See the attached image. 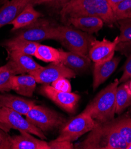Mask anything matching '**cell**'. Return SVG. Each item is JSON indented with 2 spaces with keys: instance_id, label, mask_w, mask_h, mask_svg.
<instances>
[{
  "instance_id": "6da1fadb",
  "label": "cell",
  "mask_w": 131,
  "mask_h": 149,
  "mask_svg": "<svg viewBox=\"0 0 131 149\" xmlns=\"http://www.w3.org/2000/svg\"><path fill=\"white\" fill-rule=\"evenodd\" d=\"M127 143L116 127V119L105 123L95 121L89 135L75 146L80 149H126Z\"/></svg>"
},
{
  "instance_id": "7a4b0ae2",
  "label": "cell",
  "mask_w": 131,
  "mask_h": 149,
  "mask_svg": "<svg viewBox=\"0 0 131 149\" xmlns=\"http://www.w3.org/2000/svg\"><path fill=\"white\" fill-rule=\"evenodd\" d=\"M63 21L79 16H95L104 23L112 24L116 21L113 11L107 2H96L93 0H70L60 10Z\"/></svg>"
},
{
  "instance_id": "3957f363",
  "label": "cell",
  "mask_w": 131,
  "mask_h": 149,
  "mask_svg": "<svg viewBox=\"0 0 131 149\" xmlns=\"http://www.w3.org/2000/svg\"><path fill=\"white\" fill-rule=\"evenodd\" d=\"M119 84V80L116 79L102 89L82 112L89 115L98 123L113 120L116 113V93Z\"/></svg>"
},
{
  "instance_id": "277c9868",
  "label": "cell",
  "mask_w": 131,
  "mask_h": 149,
  "mask_svg": "<svg viewBox=\"0 0 131 149\" xmlns=\"http://www.w3.org/2000/svg\"><path fill=\"white\" fill-rule=\"evenodd\" d=\"M59 41L69 51L88 55L92 43L96 39L92 35L69 25L57 26Z\"/></svg>"
},
{
  "instance_id": "5b68a950",
  "label": "cell",
  "mask_w": 131,
  "mask_h": 149,
  "mask_svg": "<svg viewBox=\"0 0 131 149\" xmlns=\"http://www.w3.org/2000/svg\"><path fill=\"white\" fill-rule=\"evenodd\" d=\"M27 120L43 132L62 127L66 118L60 113L49 108L35 105L25 115Z\"/></svg>"
},
{
  "instance_id": "8992f818",
  "label": "cell",
  "mask_w": 131,
  "mask_h": 149,
  "mask_svg": "<svg viewBox=\"0 0 131 149\" xmlns=\"http://www.w3.org/2000/svg\"><path fill=\"white\" fill-rule=\"evenodd\" d=\"M0 128L6 132L12 129L25 131L42 140L46 139L43 131L32 124L19 112L5 107H0Z\"/></svg>"
},
{
  "instance_id": "52a82bcc",
  "label": "cell",
  "mask_w": 131,
  "mask_h": 149,
  "mask_svg": "<svg viewBox=\"0 0 131 149\" xmlns=\"http://www.w3.org/2000/svg\"><path fill=\"white\" fill-rule=\"evenodd\" d=\"M95 125V120L89 115L82 112L62 127L57 141H75L84 134L90 132Z\"/></svg>"
},
{
  "instance_id": "ba28073f",
  "label": "cell",
  "mask_w": 131,
  "mask_h": 149,
  "mask_svg": "<svg viewBox=\"0 0 131 149\" xmlns=\"http://www.w3.org/2000/svg\"><path fill=\"white\" fill-rule=\"evenodd\" d=\"M15 37L37 42L48 39L57 40V26L47 20L38 19L32 24L20 29Z\"/></svg>"
},
{
  "instance_id": "9c48e42d",
  "label": "cell",
  "mask_w": 131,
  "mask_h": 149,
  "mask_svg": "<svg viewBox=\"0 0 131 149\" xmlns=\"http://www.w3.org/2000/svg\"><path fill=\"white\" fill-rule=\"evenodd\" d=\"M40 93L69 113L75 111L80 99V96L76 93L58 91L47 84L41 87Z\"/></svg>"
},
{
  "instance_id": "30bf717a",
  "label": "cell",
  "mask_w": 131,
  "mask_h": 149,
  "mask_svg": "<svg viewBox=\"0 0 131 149\" xmlns=\"http://www.w3.org/2000/svg\"><path fill=\"white\" fill-rule=\"evenodd\" d=\"M30 74L35 78L37 83L45 84L51 83L62 77L67 79L76 77V73L62 63H51Z\"/></svg>"
},
{
  "instance_id": "8fae6325",
  "label": "cell",
  "mask_w": 131,
  "mask_h": 149,
  "mask_svg": "<svg viewBox=\"0 0 131 149\" xmlns=\"http://www.w3.org/2000/svg\"><path fill=\"white\" fill-rule=\"evenodd\" d=\"M118 43V36L113 41L106 39L102 40L95 39L91 44L88 56L94 63H102L109 61L114 56Z\"/></svg>"
},
{
  "instance_id": "7c38bea8",
  "label": "cell",
  "mask_w": 131,
  "mask_h": 149,
  "mask_svg": "<svg viewBox=\"0 0 131 149\" xmlns=\"http://www.w3.org/2000/svg\"><path fill=\"white\" fill-rule=\"evenodd\" d=\"M8 53V61L14 67L17 75L25 73L30 74L42 67L34 60L30 55L17 51H10Z\"/></svg>"
},
{
  "instance_id": "4fadbf2b",
  "label": "cell",
  "mask_w": 131,
  "mask_h": 149,
  "mask_svg": "<svg viewBox=\"0 0 131 149\" xmlns=\"http://www.w3.org/2000/svg\"><path fill=\"white\" fill-rule=\"evenodd\" d=\"M60 63L73 71L76 74L86 71L91 65V60L88 55L73 52L60 50Z\"/></svg>"
},
{
  "instance_id": "5bb4252c",
  "label": "cell",
  "mask_w": 131,
  "mask_h": 149,
  "mask_svg": "<svg viewBox=\"0 0 131 149\" xmlns=\"http://www.w3.org/2000/svg\"><path fill=\"white\" fill-rule=\"evenodd\" d=\"M121 58L113 57L110 60L102 63H95L93 67V91L96 90L98 87L104 83L112 75L117 68Z\"/></svg>"
},
{
  "instance_id": "9a60e30c",
  "label": "cell",
  "mask_w": 131,
  "mask_h": 149,
  "mask_svg": "<svg viewBox=\"0 0 131 149\" xmlns=\"http://www.w3.org/2000/svg\"><path fill=\"white\" fill-rule=\"evenodd\" d=\"M35 105V102L33 100L8 93L0 94V107L8 108L22 115H26Z\"/></svg>"
},
{
  "instance_id": "2e32d148",
  "label": "cell",
  "mask_w": 131,
  "mask_h": 149,
  "mask_svg": "<svg viewBox=\"0 0 131 149\" xmlns=\"http://www.w3.org/2000/svg\"><path fill=\"white\" fill-rule=\"evenodd\" d=\"M20 134L12 137L11 149H50L48 143L33 137L25 131H19Z\"/></svg>"
},
{
  "instance_id": "e0dca14e",
  "label": "cell",
  "mask_w": 131,
  "mask_h": 149,
  "mask_svg": "<svg viewBox=\"0 0 131 149\" xmlns=\"http://www.w3.org/2000/svg\"><path fill=\"white\" fill-rule=\"evenodd\" d=\"M66 22L75 28L91 35L97 33L103 27L105 23L101 19L95 16L71 17Z\"/></svg>"
},
{
  "instance_id": "ac0fdd59",
  "label": "cell",
  "mask_w": 131,
  "mask_h": 149,
  "mask_svg": "<svg viewBox=\"0 0 131 149\" xmlns=\"http://www.w3.org/2000/svg\"><path fill=\"white\" fill-rule=\"evenodd\" d=\"M36 83L35 78L30 74L14 76L12 77V90L20 95L32 97Z\"/></svg>"
},
{
  "instance_id": "d6986e66",
  "label": "cell",
  "mask_w": 131,
  "mask_h": 149,
  "mask_svg": "<svg viewBox=\"0 0 131 149\" xmlns=\"http://www.w3.org/2000/svg\"><path fill=\"white\" fill-rule=\"evenodd\" d=\"M25 6L19 0H9L4 4L0 8V28L10 24Z\"/></svg>"
},
{
  "instance_id": "ffe728a7",
  "label": "cell",
  "mask_w": 131,
  "mask_h": 149,
  "mask_svg": "<svg viewBox=\"0 0 131 149\" xmlns=\"http://www.w3.org/2000/svg\"><path fill=\"white\" fill-rule=\"evenodd\" d=\"M41 16L42 14L36 10L33 5L28 4L10 23L12 26V31H17L30 25Z\"/></svg>"
},
{
  "instance_id": "44dd1931",
  "label": "cell",
  "mask_w": 131,
  "mask_h": 149,
  "mask_svg": "<svg viewBox=\"0 0 131 149\" xmlns=\"http://www.w3.org/2000/svg\"><path fill=\"white\" fill-rule=\"evenodd\" d=\"M39 43L14 37L3 43L8 52L17 51L30 56H34Z\"/></svg>"
},
{
  "instance_id": "7402d4cb",
  "label": "cell",
  "mask_w": 131,
  "mask_h": 149,
  "mask_svg": "<svg viewBox=\"0 0 131 149\" xmlns=\"http://www.w3.org/2000/svg\"><path fill=\"white\" fill-rule=\"evenodd\" d=\"M116 113L121 114L126 108L131 105V91L129 81L118 86L116 93Z\"/></svg>"
},
{
  "instance_id": "603a6c76",
  "label": "cell",
  "mask_w": 131,
  "mask_h": 149,
  "mask_svg": "<svg viewBox=\"0 0 131 149\" xmlns=\"http://www.w3.org/2000/svg\"><path fill=\"white\" fill-rule=\"evenodd\" d=\"M34 56L46 63H60V50L39 43Z\"/></svg>"
},
{
  "instance_id": "cb8c5ba5",
  "label": "cell",
  "mask_w": 131,
  "mask_h": 149,
  "mask_svg": "<svg viewBox=\"0 0 131 149\" xmlns=\"http://www.w3.org/2000/svg\"><path fill=\"white\" fill-rule=\"evenodd\" d=\"M17 75L11 63L9 61L0 67V92H7L12 90V77Z\"/></svg>"
},
{
  "instance_id": "d4e9b609",
  "label": "cell",
  "mask_w": 131,
  "mask_h": 149,
  "mask_svg": "<svg viewBox=\"0 0 131 149\" xmlns=\"http://www.w3.org/2000/svg\"><path fill=\"white\" fill-rule=\"evenodd\" d=\"M120 27V35L118 36L119 43L116 49H126L131 48V17L117 21Z\"/></svg>"
},
{
  "instance_id": "484cf974",
  "label": "cell",
  "mask_w": 131,
  "mask_h": 149,
  "mask_svg": "<svg viewBox=\"0 0 131 149\" xmlns=\"http://www.w3.org/2000/svg\"><path fill=\"white\" fill-rule=\"evenodd\" d=\"M116 127L127 144L131 143V118L123 116L116 119Z\"/></svg>"
},
{
  "instance_id": "4316f807",
  "label": "cell",
  "mask_w": 131,
  "mask_h": 149,
  "mask_svg": "<svg viewBox=\"0 0 131 149\" xmlns=\"http://www.w3.org/2000/svg\"><path fill=\"white\" fill-rule=\"evenodd\" d=\"M131 7V0H123L114 10V17L117 22L119 20L128 18Z\"/></svg>"
},
{
  "instance_id": "83f0119b",
  "label": "cell",
  "mask_w": 131,
  "mask_h": 149,
  "mask_svg": "<svg viewBox=\"0 0 131 149\" xmlns=\"http://www.w3.org/2000/svg\"><path fill=\"white\" fill-rule=\"evenodd\" d=\"M51 86L56 90L64 92H71V86L70 81L67 78L62 77L51 83Z\"/></svg>"
},
{
  "instance_id": "f1b7e54d",
  "label": "cell",
  "mask_w": 131,
  "mask_h": 149,
  "mask_svg": "<svg viewBox=\"0 0 131 149\" xmlns=\"http://www.w3.org/2000/svg\"><path fill=\"white\" fill-rule=\"evenodd\" d=\"M131 79V51L128 55V58L123 67V74L119 80V83L129 81Z\"/></svg>"
},
{
  "instance_id": "f546056e",
  "label": "cell",
  "mask_w": 131,
  "mask_h": 149,
  "mask_svg": "<svg viewBox=\"0 0 131 149\" xmlns=\"http://www.w3.org/2000/svg\"><path fill=\"white\" fill-rule=\"evenodd\" d=\"M12 137L0 128V149H11Z\"/></svg>"
},
{
  "instance_id": "4dcf8cb0",
  "label": "cell",
  "mask_w": 131,
  "mask_h": 149,
  "mask_svg": "<svg viewBox=\"0 0 131 149\" xmlns=\"http://www.w3.org/2000/svg\"><path fill=\"white\" fill-rule=\"evenodd\" d=\"M50 149H72L75 146L72 142L68 141H57L56 139L48 142Z\"/></svg>"
},
{
  "instance_id": "1f68e13d",
  "label": "cell",
  "mask_w": 131,
  "mask_h": 149,
  "mask_svg": "<svg viewBox=\"0 0 131 149\" xmlns=\"http://www.w3.org/2000/svg\"><path fill=\"white\" fill-rule=\"evenodd\" d=\"M70 0H38L37 4H47L55 8H62Z\"/></svg>"
},
{
  "instance_id": "d6a6232c",
  "label": "cell",
  "mask_w": 131,
  "mask_h": 149,
  "mask_svg": "<svg viewBox=\"0 0 131 149\" xmlns=\"http://www.w3.org/2000/svg\"><path fill=\"white\" fill-rule=\"evenodd\" d=\"M123 1V0H108L107 3L113 11V10Z\"/></svg>"
},
{
  "instance_id": "836d02e7",
  "label": "cell",
  "mask_w": 131,
  "mask_h": 149,
  "mask_svg": "<svg viewBox=\"0 0 131 149\" xmlns=\"http://www.w3.org/2000/svg\"><path fill=\"white\" fill-rule=\"evenodd\" d=\"M19 1L26 6L28 4H32L34 6L37 4L38 0H19Z\"/></svg>"
},
{
  "instance_id": "e575fe53",
  "label": "cell",
  "mask_w": 131,
  "mask_h": 149,
  "mask_svg": "<svg viewBox=\"0 0 131 149\" xmlns=\"http://www.w3.org/2000/svg\"><path fill=\"white\" fill-rule=\"evenodd\" d=\"M9 0H0V5H3Z\"/></svg>"
},
{
  "instance_id": "d590c367",
  "label": "cell",
  "mask_w": 131,
  "mask_h": 149,
  "mask_svg": "<svg viewBox=\"0 0 131 149\" xmlns=\"http://www.w3.org/2000/svg\"><path fill=\"white\" fill-rule=\"evenodd\" d=\"M96 2H107L108 0H93Z\"/></svg>"
},
{
  "instance_id": "8d00e7d4",
  "label": "cell",
  "mask_w": 131,
  "mask_h": 149,
  "mask_svg": "<svg viewBox=\"0 0 131 149\" xmlns=\"http://www.w3.org/2000/svg\"><path fill=\"white\" fill-rule=\"evenodd\" d=\"M131 17V7H130V9L129 10V14H128V18H130Z\"/></svg>"
},
{
  "instance_id": "74e56055",
  "label": "cell",
  "mask_w": 131,
  "mask_h": 149,
  "mask_svg": "<svg viewBox=\"0 0 131 149\" xmlns=\"http://www.w3.org/2000/svg\"><path fill=\"white\" fill-rule=\"evenodd\" d=\"M126 149H131V143H129V144H128Z\"/></svg>"
},
{
  "instance_id": "f35d334b",
  "label": "cell",
  "mask_w": 131,
  "mask_h": 149,
  "mask_svg": "<svg viewBox=\"0 0 131 149\" xmlns=\"http://www.w3.org/2000/svg\"><path fill=\"white\" fill-rule=\"evenodd\" d=\"M129 88L131 91V80L129 81Z\"/></svg>"
}]
</instances>
